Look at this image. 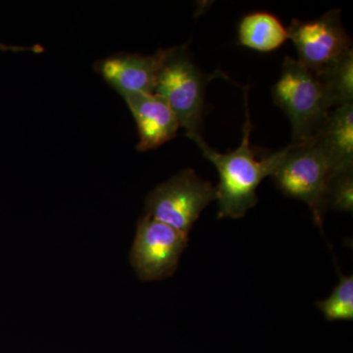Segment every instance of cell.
I'll list each match as a JSON object with an SVG mask.
<instances>
[{
  "instance_id": "cell-1",
  "label": "cell",
  "mask_w": 353,
  "mask_h": 353,
  "mask_svg": "<svg viewBox=\"0 0 353 353\" xmlns=\"http://www.w3.org/2000/svg\"><path fill=\"white\" fill-rule=\"evenodd\" d=\"M245 121L240 145L232 152L222 153L211 148L202 134H194L192 139L206 159L214 165L219 173L216 188L219 219H240L259 201L256 190L266 176H271L284 157L285 148L268 157L259 159L250 143L252 121L248 105V90H245Z\"/></svg>"
},
{
  "instance_id": "cell-2",
  "label": "cell",
  "mask_w": 353,
  "mask_h": 353,
  "mask_svg": "<svg viewBox=\"0 0 353 353\" xmlns=\"http://www.w3.org/2000/svg\"><path fill=\"white\" fill-rule=\"evenodd\" d=\"M225 77L202 72L192 59L187 44L163 50L154 94L170 106L185 130V136L201 134L206 87L213 79Z\"/></svg>"
},
{
  "instance_id": "cell-3",
  "label": "cell",
  "mask_w": 353,
  "mask_h": 353,
  "mask_svg": "<svg viewBox=\"0 0 353 353\" xmlns=\"http://www.w3.org/2000/svg\"><path fill=\"white\" fill-rule=\"evenodd\" d=\"M336 174L328 157L312 139L285 146L284 157L271 178L285 196L307 204L315 224L322 230L328 211L330 183Z\"/></svg>"
},
{
  "instance_id": "cell-4",
  "label": "cell",
  "mask_w": 353,
  "mask_h": 353,
  "mask_svg": "<svg viewBox=\"0 0 353 353\" xmlns=\"http://www.w3.org/2000/svg\"><path fill=\"white\" fill-rule=\"evenodd\" d=\"M271 92L276 105L289 118L292 143L314 138L332 111L315 74L290 57H285Z\"/></svg>"
},
{
  "instance_id": "cell-5",
  "label": "cell",
  "mask_w": 353,
  "mask_h": 353,
  "mask_svg": "<svg viewBox=\"0 0 353 353\" xmlns=\"http://www.w3.org/2000/svg\"><path fill=\"white\" fill-rule=\"evenodd\" d=\"M216 201V188L194 169H185L160 183L145 199V215L190 234L202 211Z\"/></svg>"
},
{
  "instance_id": "cell-6",
  "label": "cell",
  "mask_w": 353,
  "mask_h": 353,
  "mask_svg": "<svg viewBox=\"0 0 353 353\" xmlns=\"http://www.w3.org/2000/svg\"><path fill=\"white\" fill-rule=\"evenodd\" d=\"M189 243V234L145 215L138 221L130 261L141 281L171 277Z\"/></svg>"
},
{
  "instance_id": "cell-7",
  "label": "cell",
  "mask_w": 353,
  "mask_h": 353,
  "mask_svg": "<svg viewBox=\"0 0 353 353\" xmlns=\"http://www.w3.org/2000/svg\"><path fill=\"white\" fill-rule=\"evenodd\" d=\"M287 29L289 39L296 48L297 61L314 74L352 50V39L343 28L339 9L313 20L292 19Z\"/></svg>"
},
{
  "instance_id": "cell-8",
  "label": "cell",
  "mask_w": 353,
  "mask_h": 353,
  "mask_svg": "<svg viewBox=\"0 0 353 353\" xmlns=\"http://www.w3.org/2000/svg\"><path fill=\"white\" fill-rule=\"evenodd\" d=\"M162 57L163 50L150 55L119 53L95 62L94 70L121 97L154 94Z\"/></svg>"
},
{
  "instance_id": "cell-9",
  "label": "cell",
  "mask_w": 353,
  "mask_h": 353,
  "mask_svg": "<svg viewBox=\"0 0 353 353\" xmlns=\"http://www.w3.org/2000/svg\"><path fill=\"white\" fill-rule=\"evenodd\" d=\"M122 97L138 127L139 152L155 150L175 138L180 123L162 97L155 94H127Z\"/></svg>"
},
{
  "instance_id": "cell-10",
  "label": "cell",
  "mask_w": 353,
  "mask_h": 353,
  "mask_svg": "<svg viewBox=\"0 0 353 353\" xmlns=\"http://www.w3.org/2000/svg\"><path fill=\"white\" fill-rule=\"evenodd\" d=\"M313 139L336 173L353 171V103L334 108Z\"/></svg>"
},
{
  "instance_id": "cell-11",
  "label": "cell",
  "mask_w": 353,
  "mask_h": 353,
  "mask_svg": "<svg viewBox=\"0 0 353 353\" xmlns=\"http://www.w3.org/2000/svg\"><path fill=\"white\" fill-rule=\"evenodd\" d=\"M289 39L288 29L281 20L266 11H254L241 18L238 41L243 48L257 52H273Z\"/></svg>"
},
{
  "instance_id": "cell-12",
  "label": "cell",
  "mask_w": 353,
  "mask_h": 353,
  "mask_svg": "<svg viewBox=\"0 0 353 353\" xmlns=\"http://www.w3.org/2000/svg\"><path fill=\"white\" fill-rule=\"evenodd\" d=\"M315 75L321 83L332 110L345 104L353 103L352 50Z\"/></svg>"
},
{
  "instance_id": "cell-13",
  "label": "cell",
  "mask_w": 353,
  "mask_h": 353,
  "mask_svg": "<svg viewBox=\"0 0 353 353\" xmlns=\"http://www.w3.org/2000/svg\"><path fill=\"white\" fill-rule=\"evenodd\" d=\"M328 321H352L353 277L340 275V281L328 299L316 303Z\"/></svg>"
},
{
  "instance_id": "cell-14",
  "label": "cell",
  "mask_w": 353,
  "mask_h": 353,
  "mask_svg": "<svg viewBox=\"0 0 353 353\" xmlns=\"http://www.w3.org/2000/svg\"><path fill=\"white\" fill-rule=\"evenodd\" d=\"M328 209L340 212L352 213L353 210V171L336 174L330 183Z\"/></svg>"
},
{
  "instance_id": "cell-15",
  "label": "cell",
  "mask_w": 353,
  "mask_h": 353,
  "mask_svg": "<svg viewBox=\"0 0 353 353\" xmlns=\"http://www.w3.org/2000/svg\"><path fill=\"white\" fill-rule=\"evenodd\" d=\"M0 50L3 51H12V52H24V51H30V52L41 53L43 52V48L39 44L34 46H7V44L0 43Z\"/></svg>"
}]
</instances>
